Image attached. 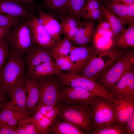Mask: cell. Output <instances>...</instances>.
I'll list each match as a JSON object with an SVG mask.
<instances>
[{"mask_svg": "<svg viewBox=\"0 0 134 134\" xmlns=\"http://www.w3.org/2000/svg\"><path fill=\"white\" fill-rule=\"evenodd\" d=\"M31 19L25 18L12 27L6 39L10 52L22 57L35 44L31 24Z\"/></svg>", "mask_w": 134, "mask_h": 134, "instance_id": "cell-1", "label": "cell"}, {"mask_svg": "<svg viewBox=\"0 0 134 134\" xmlns=\"http://www.w3.org/2000/svg\"><path fill=\"white\" fill-rule=\"evenodd\" d=\"M96 49L85 46H73L69 55L72 68L68 73L73 74L79 73L94 53Z\"/></svg>", "mask_w": 134, "mask_h": 134, "instance_id": "cell-11", "label": "cell"}, {"mask_svg": "<svg viewBox=\"0 0 134 134\" xmlns=\"http://www.w3.org/2000/svg\"><path fill=\"white\" fill-rule=\"evenodd\" d=\"M36 111L53 121L58 115L59 108L57 105H42L36 106Z\"/></svg>", "mask_w": 134, "mask_h": 134, "instance_id": "cell-29", "label": "cell"}, {"mask_svg": "<svg viewBox=\"0 0 134 134\" xmlns=\"http://www.w3.org/2000/svg\"><path fill=\"white\" fill-rule=\"evenodd\" d=\"M25 87L27 94L26 103L27 112L29 115V114L33 115L36 111L40 92L35 80L33 78L27 77L25 80Z\"/></svg>", "mask_w": 134, "mask_h": 134, "instance_id": "cell-18", "label": "cell"}, {"mask_svg": "<svg viewBox=\"0 0 134 134\" xmlns=\"http://www.w3.org/2000/svg\"><path fill=\"white\" fill-rule=\"evenodd\" d=\"M9 43L6 38L0 41V72L5 65L9 54Z\"/></svg>", "mask_w": 134, "mask_h": 134, "instance_id": "cell-33", "label": "cell"}, {"mask_svg": "<svg viewBox=\"0 0 134 134\" xmlns=\"http://www.w3.org/2000/svg\"><path fill=\"white\" fill-rule=\"evenodd\" d=\"M112 2L121 4L128 5L134 3V0H109Z\"/></svg>", "mask_w": 134, "mask_h": 134, "instance_id": "cell-47", "label": "cell"}, {"mask_svg": "<svg viewBox=\"0 0 134 134\" xmlns=\"http://www.w3.org/2000/svg\"></svg>", "mask_w": 134, "mask_h": 134, "instance_id": "cell-49", "label": "cell"}, {"mask_svg": "<svg viewBox=\"0 0 134 134\" xmlns=\"http://www.w3.org/2000/svg\"><path fill=\"white\" fill-rule=\"evenodd\" d=\"M92 134H125L124 129L118 124L106 125L94 131Z\"/></svg>", "mask_w": 134, "mask_h": 134, "instance_id": "cell-30", "label": "cell"}, {"mask_svg": "<svg viewBox=\"0 0 134 134\" xmlns=\"http://www.w3.org/2000/svg\"><path fill=\"white\" fill-rule=\"evenodd\" d=\"M134 53H124L103 70L96 81L109 91L123 76L134 68Z\"/></svg>", "mask_w": 134, "mask_h": 134, "instance_id": "cell-4", "label": "cell"}, {"mask_svg": "<svg viewBox=\"0 0 134 134\" xmlns=\"http://www.w3.org/2000/svg\"><path fill=\"white\" fill-rule=\"evenodd\" d=\"M112 101L117 123L124 128L127 120L134 114V102L116 99Z\"/></svg>", "mask_w": 134, "mask_h": 134, "instance_id": "cell-16", "label": "cell"}, {"mask_svg": "<svg viewBox=\"0 0 134 134\" xmlns=\"http://www.w3.org/2000/svg\"><path fill=\"white\" fill-rule=\"evenodd\" d=\"M101 8L106 20L110 24L113 33V43L125 28L127 24L121 19L107 7L101 5Z\"/></svg>", "mask_w": 134, "mask_h": 134, "instance_id": "cell-20", "label": "cell"}, {"mask_svg": "<svg viewBox=\"0 0 134 134\" xmlns=\"http://www.w3.org/2000/svg\"><path fill=\"white\" fill-rule=\"evenodd\" d=\"M104 15L101 8L86 13L83 15L82 17L85 20L92 21L100 20Z\"/></svg>", "mask_w": 134, "mask_h": 134, "instance_id": "cell-37", "label": "cell"}, {"mask_svg": "<svg viewBox=\"0 0 134 134\" xmlns=\"http://www.w3.org/2000/svg\"><path fill=\"white\" fill-rule=\"evenodd\" d=\"M30 22L34 43L50 49L54 46L57 42L52 39L39 19L34 16Z\"/></svg>", "mask_w": 134, "mask_h": 134, "instance_id": "cell-13", "label": "cell"}, {"mask_svg": "<svg viewBox=\"0 0 134 134\" xmlns=\"http://www.w3.org/2000/svg\"><path fill=\"white\" fill-rule=\"evenodd\" d=\"M99 1L93 0L86 1L82 10V17L86 13L101 8V5L100 4Z\"/></svg>", "mask_w": 134, "mask_h": 134, "instance_id": "cell-38", "label": "cell"}, {"mask_svg": "<svg viewBox=\"0 0 134 134\" xmlns=\"http://www.w3.org/2000/svg\"><path fill=\"white\" fill-rule=\"evenodd\" d=\"M49 134H85L86 133L78 127L67 121L55 120L52 122Z\"/></svg>", "mask_w": 134, "mask_h": 134, "instance_id": "cell-22", "label": "cell"}, {"mask_svg": "<svg viewBox=\"0 0 134 134\" xmlns=\"http://www.w3.org/2000/svg\"><path fill=\"white\" fill-rule=\"evenodd\" d=\"M86 1V0H69V2L72 6L76 8L83 7Z\"/></svg>", "mask_w": 134, "mask_h": 134, "instance_id": "cell-44", "label": "cell"}, {"mask_svg": "<svg viewBox=\"0 0 134 134\" xmlns=\"http://www.w3.org/2000/svg\"><path fill=\"white\" fill-rule=\"evenodd\" d=\"M128 12L131 21L134 23V3L128 5Z\"/></svg>", "mask_w": 134, "mask_h": 134, "instance_id": "cell-45", "label": "cell"}, {"mask_svg": "<svg viewBox=\"0 0 134 134\" xmlns=\"http://www.w3.org/2000/svg\"><path fill=\"white\" fill-rule=\"evenodd\" d=\"M0 14L28 19L35 16L32 11L15 0H0Z\"/></svg>", "mask_w": 134, "mask_h": 134, "instance_id": "cell-14", "label": "cell"}, {"mask_svg": "<svg viewBox=\"0 0 134 134\" xmlns=\"http://www.w3.org/2000/svg\"><path fill=\"white\" fill-rule=\"evenodd\" d=\"M97 29H101L110 31L113 32L110 24L106 20L105 21H104L100 23Z\"/></svg>", "mask_w": 134, "mask_h": 134, "instance_id": "cell-46", "label": "cell"}, {"mask_svg": "<svg viewBox=\"0 0 134 134\" xmlns=\"http://www.w3.org/2000/svg\"><path fill=\"white\" fill-rule=\"evenodd\" d=\"M29 118L40 134H49L52 121L36 111Z\"/></svg>", "mask_w": 134, "mask_h": 134, "instance_id": "cell-26", "label": "cell"}, {"mask_svg": "<svg viewBox=\"0 0 134 134\" xmlns=\"http://www.w3.org/2000/svg\"><path fill=\"white\" fill-rule=\"evenodd\" d=\"M55 75L62 86L81 88L104 98L108 95V91L100 84L80 74L64 73L60 71Z\"/></svg>", "mask_w": 134, "mask_h": 134, "instance_id": "cell-7", "label": "cell"}, {"mask_svg": "<svg viewBox=\"0 0 134 134\" xmlns=\"http://www.w3.org/2000/svg\"><path fill=\"white\" fill-rule=\"evenodd\" d=\"M6 93L3 90L2 83L0 79V110L6 102L5 95Z\"/></svg>", "mask_w": 134, "mask_h": 134, "instance_id": "cell-43", "label": "cell"}, {"mask_svg": "<svg viewBox=\"0 0 134 134\" xmlns=\"http://www.w3.org/2000/svg\"><path fill=\"white\" fill-rule=\"evenodd\" d=\"M69 0H46L44 7L53 10L67 11Z\"/></svg>", "mask_w": 134, "mask_h": 134, "instance_id": "cell-35", "label": "cell"}, {"mask_svg": "<svg viewBox=\"0 0 134 134\" xmlns=\"http://www.w3.org/2000/svg\"><path fill=\"white\" fill-rule=\"evenodd\" d=\"M22 18L0 14V27H13Z\"/></svg>", "mask_w": 134, "mask_h": 134, "instance_id": "cell-36", "label": "cell"}, {"mask_svg": "<svg viewBox=\"0 0 134 134\" xmlns=\"http://www.w3.org/2000/svg\"><path fill=\"white\" fill-rule=\"evenodd\" d=\"M96 96L81 88L61 85L58 98L59 101L66 104L88 105Z\"/></svg>", "mask_w": 134, "mask_h": 134, "instance_id": "cell-9", "label": "cell"}, {"mask_svg": "<svg viewBox=\"0 0 134 134\" xmlns=\"http://www.w3.org/2000/svg\"><path fill=\"white\" fill-rule=\"evenodd\" d=\"M54 63L55 67L59 71L65 70L69 72L71 70L72 65L69 55L55 59Z\"/></svg>", "mask_w": 134, "mask_h": 134, "instance_id": "cell-34", "label": "cell"}, {"mask_svg": "<svg viewBox=\"0 0 134 134\" xmlns=\"http://www.w3.org/2000/svg\"><path fill=\"white\" fill-rule=\"evenodd\" d=\"M26 54L25 61L28 68L27 75L36 66L44 63L53 61L54 60L50 49L35 44Z\"/></svg>", "mask_w": 134, "mask_h": 134, "instance_id": "cell-12", "label": "cell"}, {"mask_svg": "<svg viewBox=\"0 0 134 134\" xmlns=\"http://www.w3.org/2000/svg\"><path fill=\"white\" fill-rule=\"evenodd\" d=\"M59 117L85 132L91 134L93 131L90 105H69L63 103L58 106Z\"/></svg>", "mask_w": 134, "mask_h": 134, "instance_id": "cell-3", "label": "cell"}, {"mask_svg": "<svg viewBox=\"0 0 134 134\" xmlns=\"http://www.w3.org/2000/svg\"><path fill=\"white\" fill-rule=\"evenodd\" d=\"M15 0L23 4L32 11L34 10L35 7L34 0Z\"/></svg>", "mask_w": 134, "mask_h": 134, "instance_id": "cell-42", "label": "cell"}, {"mask_svg": "<svg viewBox=\"0 0 134 134\" xmlns=\"http://www.w3.org/2000/svg\"><path fill=\"white\" fill-rule=\"evenodd\" d=\"M24 62L22 57L10 52L7 61L0 72V79L3 89L7 90L18 83L25 80Z\"/></svg>", "mask_w": 134, "mask_h": 134, "instance_id": "cell-5", "label": "cell"}, {"mask_svg": "<svg viewBox=\"0 0 134 134\" xmlns=\"http://www.w3.org/2000/svg\"><path fill=\"white\" fill-rule=\"evenodd\" d=\"M29 117L27 111L17 107L3 105L0 110V123H5L18 116Z\"/></svg>", "mask_w": 134, "mask_h": 134, "instance_id": "cell-24", "label": "cell"}, {"mask_svg": "<svg viewBox=\"0 0 134 134\" xmlns=\"http://www.w3.org/2000/svg\"><path fill=\"white\" fill-rule=\"evenodd\" d=\"M106 4L107 8L126 24L134 23L131 22L129 17L128 12V5L116 3L110 1L106 2Z\"/></svg>", "mask_w": 134, "mask_h": 134, "instance_id": "cell-27", "label": "cell"}, {"mask_svg": "<svg viewBox=\"0 0 134 134\" xmlns=\"http://www.w3.org/2000/svg\"><path fill=\"white\" fill-rule=\"evenodd\" d=\"M94 26L93 21L81 22L78 33L71 41L79 46H85L93 37Z\"/></svg>", "mask_w": 134, "mask_h": 134, "instance_id": "cell-19", "label": "cell"}, {"mask_svg": "<svg viewBox=\"0 0 134 134\" xmlns=\"http://www.w3.org/2000/svg\"><path fill=\"white\" fill-rule=\"evenodd\" d=\"M124 129L125 134H134V114L127 120Z\"/></svg>", "mask_w": 134, "mask_h": 134, "instance_id": "cell-39", "label": "cell"}, {"mask_svg": "<svg viewBox=\"0 0 134 134\" xmlns=\"http://www.w3.org/2000/svg\"><path fill=\"white\" fill-rule=\"evenodd\" d=\"M7 93L10 100L9 101L6 102L3 105L17 107L27 111L25 80L21 81L12 87Z\"/></svg>", "mask_w": 134, "mask_h": 134, "instance_id": "cell-15", "label": "cell"}, {"mask_svg": "<svg viewBox=\"0 0 134 134\" xmlns=\"http://www.w3.org/2000/svg\"><path fill=\"white\" fill-rule=\"evenodd\" d=\"M54 75L35 79L40 92L36 106L42 105H56L58 103V95L61 85L56 76L55 77Z\"/></svg>", "mask_w": 134, "mask_h": 134, "instance_id": "cell-8", "label": "cell"}, {"mask_svg": "<svg viewBox=\"0 0 134 134\" xmlns=\"http://www.w3.org/2000/svg\"><path fill=\"white\" fill-rule=\"evenodd\" d=\"M108 91L114 99L134 102V68L123 76Z\"/></svg>", "mask_w": 134, "mask_h": 134, "instance_id": "cell-10", "label": "cell"}, {"mask_svg": "<svg viewBox=\"0 0 134 134\" xmlns=\"http://www.w3.org/2000/svg\"><path fill=\"white\" fill-rule=\"evenodd\" d=\"M96 49L94 53L79 73L80 75L95 81L103 70L124 54L121 50Z\"/></svg>", "mask_w": 134, "mask_h": 134, "instance_id": "cell-2", "label": "cell"}, {"mask_svg": "<svg viewBox=\"0 0 134 134\" xmlns=\"http://www.w3.org/2000/svg\"><path fill=\"white\" fill-rule=\"evenodd\" d=\"M40 134L30 120L29 117L21 120L17 126L15 134Z\"/></svg>", "mask_w": 134, "mask_h": 134, "instance_id": "cell-28", "label": "cell"}, {"mask_svg": "<svg viewBox=\"0 0 134 134\" xmlns=\"http://www.w3.org/2000/svg\"><path fill=\"white\" fill-rule=\"evenodd\" d=\"M72 46L71 41L65 37L57 42L50 50L55 59L68 56Z\"/></svg>", "mask_w": 134, "mask_h": 134, "instance_id": "cell-25", "label": "cell"}, {"mask_svg": "<svg viewBox=\"0 0 134 134\" xmlns=\"http://www.w3.org/2000/svg\"><path fill=\"white\" fill-rule=\"evenodd\" d=\"M17 126H13L0 123V134H15Z\"/></svg>", "mask_w": 134, "mask_h": 134, "instance_id": "cell-40", "label": "cell"}, {"mask_svg": "<svg viewBox=\"0 0 134 134\" xmlns=\"http://www.w3.org/2000/svg\"><path fill=\"white\" fill-rule=\"evenodd\" d=\"M91 0H86V1H88ZM96 0L98 1H99L100 0Z\"/></svg>", "mask_w": 134, "mask_h": 134, "instance_id": "cell-48", "label": "cell"}, {"mask_svg": "<svg viewBox=\"0 0 134 134\" xmlns=\"http://www.w3.org/2000/svg\"><path fill=\"white\" fill-rule=\"evenodd\" d=\"M94 43L96 49L104 50L110 48L114 43L112 37L96 34L94 36Z\"/></svg>", "mask_w": 134, "mask_h": 134, "instance_id": "cell-32", "label": "cell"}, {"mask_svg": "<svg viewBox=\"0 0 134 134\" xmlns=\"http://www.w3.org/2000/svg\"><path fill=\"white\" fill-rule=\"evenodd\" d=\"M61 23L63 32L79 28L81 22L68 15L62 17Z\"/></svg>", "mask_w": 134, "mask_h": 134, "instance_id": "cell-31", "label": "cell"}, {"mask_svg": "<svg viewBox=\"0 0 134 134\" xmlns=\"http://www.w3.org/2000/svg\"><path fill=\"white\" fill-rule=\"evenodd\" d=\"M90 105L93 131L104 125L118 124L112 101L96 96Z\"/></svg>", "mask_w": 134, "mask_h": 134, "instance_id": "cell-6", "label": "cell"}, {"mask_svg": "<svg viewBox=\"0 0 134 134\" xmlns=\"http://www.w3.org/2000/svg\"><path fill=\"white\" fill-rule=\"evenodd\" d=\"M58 71L55 67L53 61L41 64L34 67L27 75L35 79H39L55 75Z\"/></svg>", "mask_w": 134, "mask_h": 134, "instance_id": "cell-21", "label": "cell"}, {"mask_svg": "<svg viewBox=\"0 0 134 134\" xmlns=\"http://www.w3.org/2000/svg\"><path fill=\"white\" fill-rule=\"evenodd\" d=\"M128 24V27L124 29L114 43L117 48L134 47V23Z\"/></svg>", "mask_w": 134, "mask_h": 134, "instance_id": "cell-23", "label": "cell"}, {"mask_svg": "<svg viewBox=\"0 0 134 134\" xmlns=\"http://www.w3.org/2000/svg\"><path fill=\"white\" fill-rule=\"evenodd\" d=\"M39 12V20L52 39L57 42L61 40L62 34L61 23L53 16L40 10Z\"/></svg>", "mask_w": 134, "mask_h": 134, "instance_id": "cell-17", "label": "cell"}, {"mask_svg": "<svg viewBox=\"0 0 134 134\" xmlns=\"http://www.w3.org/2000/svg\"><path fill=\"white\" fill-rule=\"evenodd\" d=\"M12 27H0V41L6 38Z\"/></svg>", "mask_w": 134, "mask_h": 134, "instance_id": "cell-41", "label": "cell"}]
</instances>
